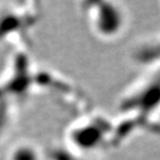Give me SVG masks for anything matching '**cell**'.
<instances>
[{
	"label": "cell",
	"instance_id": "1",
	"mask_svg": "<svg viewBox=\"0 0 160 160\" xmlns=\"http://www.w3.org/2000/svg\"><path fill=\"white\" fill-rule=\"evenodd\" d=\"M88 23L92 31L105 40L117 39L126 31L128 15L118 2H92L85 9Z\"/></svg>",
	"mask_w": 160,
	"mask_h": 160
}]
</instances>
